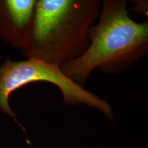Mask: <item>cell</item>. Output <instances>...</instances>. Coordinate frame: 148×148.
I'll list each match as a JSON object with an SVG mask.
<instances>
[{"label":"cell","instance_id":"6da1fadb","mask_svg":"<svg viewBox=\"0 0 148 148\" xmlns=\"http://www.w3.org/2000/svg\"><path fill=\"white\" fill-rule=\"evenodd\" d=\"M127 5L126 0L101 1L87 49L60 66L66 77L84 87L95 70L109 75L121 73L148 52V20L134 21Z\"/></svg>","mask_w":148,"mask_h":148},{"label":"cell","instance_id":"7a4b0ae2","mask_svg":"<svg viewBox=\"0 0 148 148\" xmlns=\"http://www.w3.org/2000/svg\"><path fill=\"white\" fill-rule=\"evenodd\" d=\"M101 6L99 0H37L22 55L60 66L78 58L89 45Z\"/></svg>","mask_w":148,"mask_h":148},{"label":"cell","instance_id":"3957f363","mask_svg":"<svg viewBox=\"0 0 148 148\" xmlns=\"http://www.w3.org/2000/svg\"><path fill=\"white\" fill-rule=\"evenodd\" d=\"M36 82L51 83L57 86L66 105L89 107L99 111L108 119H114V111L108 101L70 79L60 66L33 58L17 62L7 59L0 66L1 112L14 117L15 114L9 104V96L22 86Z\"/></svg>","mask_w":148,"mask_h":148},{"label":"cell","instance_id":"277c9868","mask_svg":"<svg viewBox=\"0 0 148 148\" xmlns=\"http://www.w3.org/2000/svg\"><path fill=\"white\" fill-rule=\"evenodd\" d=\"M36 0H0V37L20 49L32 31Z\"/></svg>","mask_w":148,"mask_h":148},{"label":"cell","instance_id":"5b68a950","mask_svg":"<svg viewBox=\"0 0 148 148\" xmlns=\"http://www.w3.org/2000/svg\"><path fill=\"white\" fill-rule=\"evenodd\" d=\"M130 3L132 4L130 10L148 20V0H133Z\"/></svg>","mask_w":148,"mask_h":148}]
</instances>
